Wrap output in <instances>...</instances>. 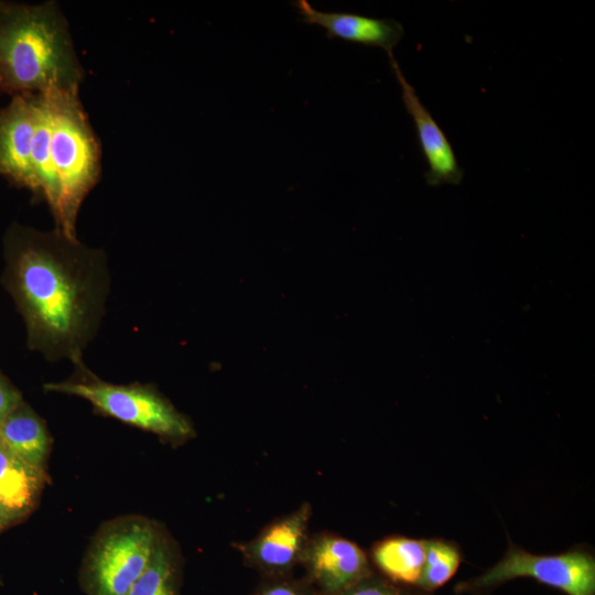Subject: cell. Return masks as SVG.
Returning a JSON list of instances; mask_svg holds the SVG:
<instances>
[{"label": "cell", "instance_id": "cell-1", "mask_svg": "<svg viewBox=\"0 0 595 595\" xmlns=\"http://www.w3.org/2000/svg\"><path fill=\"white\" fill-rule=\"evenodd\" d=\"M2 282L46 360L83 361L99 331L110 291L106 253L55 228L13 224L4 236Z\"/></svg>", "mask_w": 595, "mask_h": 595}, {"label": "cell", "instance_id": "cell-2", "mask_svg": "<svg viewBox=\"0 0 595 595\" xmlns=\"http://www.w3.org/2000/svg\"><path fill=\"white\" fill-rule=\"evenodd\" d=\"M32 192L44 198L57 229L76 237L80 205L100 175V145L78 91L35 94Z\"/></svg>", "mask_w": 595, "mask_h": 595}, {"label": "cell", "instance_id": "cell-3", "mask_svg": "<svg viewBox=\"0 0 595 595\" xmlns=\"http://www.w3.org/2000/svg\"><path fill=\"white\" fill-rule=\"evenodd\" d=\"M84 69L55 1H0V89L14 95L78 91Z\"/></svg>", "mask_w": 595, "mask_h": 595}, {"label": "cell", "instance_id": "cell-4", "mask_svg": "<svg viewBox=\"0 0 595 595\" xmlns=\"http://www.w3.org/2000/svg\"><path fill=\"white\" fill-rule=\"evenodd\" d=\"M74 375L64 381L47 382L46 391L76 396L87 400L97 411L123 423L154 433L160 437L182 443L195 435L187 416L150 385H115L77 363Z\"/></svg>", "mask_w": 595, "mask_h": 595}, {"label": "cell", "instance_id": "cell-5", "mask_svg": "<svg viewBox=\"0 0 595 595\" xmlns=\"http://www.w3.org/2000/svg\"><path fill=\"white\" fill-rule=\"evenodd\" d=\"M162 530L143 517H127L104 527L85 563L90 595H127L148 567Z\"/></svg>", "mask_w": 595, "mask_h": 595}, {"label": "cell", "instance_id": "cell-6", "mask_svg": "<svg viewBox=\"0 0 595 595\" xmlns=\"http://www.w3.org/2000/svg\"><path fill=\"white\" fill-rule=\"evenodd\" d=\"M518 577H531L566 595H595V560L582 550L540 555L510 543L504 558L479 576L457 584L456 592L489 589Z\"/></svg>", "mask_w": 595, "mask_h": 595}, {"label": "cell", "instance_id": "cell-7", "mask_svg": "<svg viewBox=\"0 0 595 595\" xmlns=\"http://www.w3.org/2000/svg\"><path fill=\"white\" fill-rule=\"evenodd\" d=\"M312 507L302 504L294 511L280 517L251 540L234 547L251 565L270 573H283L301 562L309 541Z\"/></svg>", "mask_w": 595, "mask_h": 595}, {"label": "cell", "instance_id": "cell-8", "mask_svg": "<svg viewBox=\"0 0 595 595\" xmlns=\"http://www.w3.org/2000/svg\"><path fill=\"white\" fill-rule=\"evenodd\" d=\"M301 563L325 592L336 595L369 576V561L355 542L328 532L309 538Z\"/></svg>", "mask_w": 595, "mask_h": 595}, {"label": "cell", "instance_id": "cell-9", "mask_svg": "<svg viewBox=\"0 0 595 595\" xmlns=\"http://www.w3.org/2000/svg\"><path fill=\"white\" fill-rule=\"evenodd\" d=\"M388 56L392 72L401 87L403 105L415 126L420 149L429 165V170L424 173L426 184L430 186L459 184L464 176V170L458 164L452 143L403 75L393 53L388 54Z\"/></svg>", "mask_w": 595, "mask_h": 595}, {"label": "cell", "instance_id": "cell-10", "mask_svg": "<svg viewBox=\"0 0 595 595\" xmlns=\"http://www.w3.org/2000/svg\"><path fill=\"white\" fill-rule=\"evenodd\" d=\"M35 122V94L14 95L11 102L0 110V174L31 191V147Z\"/></svg>", "mask_w": 595, "mask_h": 595}, {"label": "cell", "instance_id": "cell-11", "mask_svg": "<svg viewBox=\"0 0 595 595\" xmlns=\"http://www.w3.org/2000/svg\"><path fill=\"white\" fill-rule=\"evenodd\" d=\"M304 23L325 29L328 39L376 46L392 54L404 35L401 23L393 19H376L349 12H324L313 8L306 0L292 2Z\"/></svg>", "mask_w": 595, "mask_h": 595}, {"label": "cell", "instance_id": "cell-12", "mask_svg": "<svg viewBox=\"0 0 595 595\" xmlns=\"http://www.w3.org/2000/svg\"><path fill=\"white\" fill-rule=\"evenodd\" d=\"M44 470L21 461L0 447V528L26 518L39 501Z\"/></svg>", "mask_w": 595, "mask_h": 595}, {"label": "cell", "instance_id": "cell-13", "mask_svg": "<svg viewBox=\"0 0 595 595\" xmlns=\"http://www.w3.org/2000/svg\"><path fill=\"white\" fill-rule=\"evenodd\" d=\"M2 446L26 464L43 469L51 437L44 421L24 401L0 422Z\"/></svg>", "mask_w": 595, "mask_h": 595}, {"label": "cell", "instance_id": "cell-14", "mask_svg": "<svg viewBox=\"0 0 595 595\" xmlns=\"http://www.w3.org/2000/svg\"><path fill=\"white\" fill-rule=\"evenodd\" d=\"M425 554V541L403 536L385 538L374 544L371 558L391 581L418 585Z\"/></svg>", "mask_w": 595, "mask_h": 595}, {"label": "cell", "instance_id": "cell-15", "mask_svg": "<svg viewBox=\"0 0 595 595\" xmlns=\"http://www.w3.org/2000/svg\"><path fill=\"white\" fill-rule=\"evenodd\" d=\"M176 572L175 545L162 533L148 567L127 595H175Z\"/></svg>", "mask_w": 595, "mask_h": 595}, {"label": "cell", "instance_id": "cell-16", "mask_svg": "<svg viewBox=\"0 0 595 595\" xmlns=\"http://www.w3.org/2000/svg\"><path fill=\"white\" fill-rule=\"evenodd\" d=\"M461 554L451 542L433 539L425 541L424 564L418 585L424 591H435L456 573Z\"/></svg>", "mask_w": 595, "mask_h": 595}, {"label": "cell", "instance_id": "cell-17", "mask_svg": "<svg viewBox=\"0 0 595 595\" xmlns=\"http://www.w3.org/2000/svg\"><path fill=\"white\" fill-rule=\"evenodd\" d=\"M336 595H405L392 585L370 575Z\"/></svg>", "mask_w": 595, "mask_h": 595}, {"label": "cell", "instance_id": "cell-18", "mask_svg": "<svg viewBox=\"0 0 595 595\" xmlns=\"http://www.w3.org/2000/svg\"><path fill=\"white\" fill-rule=\"evenodd\" d=\"M22 402L21 392L0 372V422Z\"/></svg>", "mask_w": 595, "mask_h": 595}, {"label": "cell", "instance_id": "cell-19", "mask_svg": "<svg viewBox=\"0 0 595 595\" xmlns=\"http://www.w3.org/2000/svg\"><path fill=\"white\" fill-rule=\"evenodd\" d=\"M256 595H305V593L292 583L280 581L262 587Z\"/></svg>", "mask_w": 595, "mask_h": 595}, {"label": "cell", "instance_id": "cell-20", "mask_svg": "<svg viewBox=\"0 0 595 595\" xmlns=\"http://www.w3.org/2000/svg\"><path fill=\"white\" fill-rule=\"evenodd\" d=\"M1 446H2V444H1V440H0V447H1Z\"/></svg>", "mask_w": 595, "mask_h": 595}, {"label": "cell", "instance_id": "cell-21", "mask_svg": "<svg viewBox=\"0 0 595 595\" xmlns=\"http://www.w3.org/2000/svg\"><path fill=\"white\" fill-rule=\"evenodd\" d=\"M1 531H2V530H1V528H0V532H1Z\"/></svg>", "mask_w": 595, "mask_h": 595}]
</instances>
